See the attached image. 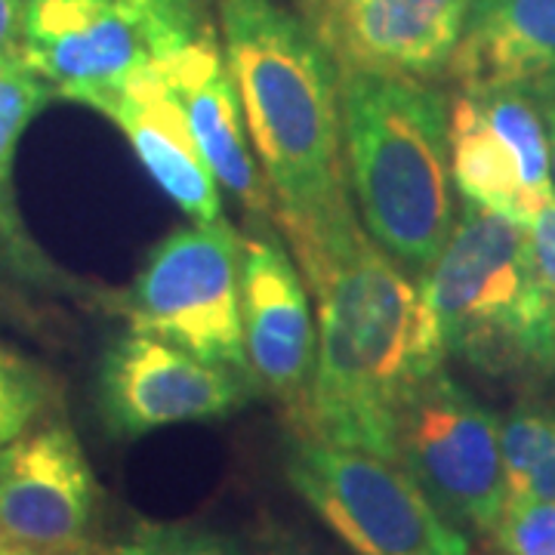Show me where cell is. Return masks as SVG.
I'll list each match as a JSON object with an SVG mask.
<instances>
[{
	"label": "cell",
	"instance_id": "6da1fadb",
	"mask_svg": "<svg viewBox=\"0 0 555 555\" xmlns=\"http://www.w3.org/2000/svg\"><path fill=\"white\" fill-rule=\"evenodd\" d=\"M318 302V356L299 436L398 460V426L444 358L411 278L367 235L356 204L281 229Z\"/></svg>",
	"mask_w": 555,
	"mask_h": 555
},
{
	"label": "cell",
	"instance_id": "7a4b0ae2",
	"mask_svg": "<svg viewBox=\"0 0 555 555\" xmlns=\"http://www.w3.org/2000/svg\"><path fill=\"white\" fill-rule=\"evenodd\" d=\"M219 47L278 229L324 225L352 204L337 60L306 16L278 0H219Z\"/></svg>",
	"mask_w": 555,
	"mask_h": 555
},
{
	"label": "cell",
	"instance_id": "3957f363",
	"mask_svg": "<svg viewBox=\"0 0 555 555\" xmlns=\"http://www.w3.org/2000/svg\"><path fill=\"white\" fill-rule=\"evenodd\" d=\"M343 158L367 235L411 278L454 229L451 100L429 80L339 68Z\"/></svg>",
	"mask_w": 555,
	"mask_h": 555
},
{
	"label": "cell",
	"instance_id": "277c9868",
	"mask_svg": "<svg viewBox=\"0 0 555 555\" xmlns=\"http://www.w3.org/2000/svg\"><path fill=\"white\" fill-rule=\"evenodd\" d=\"M420 297L441 358L494 377L555 367V306L531 266L525 222L463 201Z\"/></svg>",
	"mask_w": 555,
	"mask_h": 555
},
{
	"label": "cell",
	"instance_id": "5b68a950",
	"mask_svg": "<svg viewBox=\"0 0 555 555\" xmlns=\"http://www.w3.org/2000/svg\"><path fill=\"white\" fill-rule=\"evenodd\" d=\"M244 241L225 217L160 238L118 297L130 331L250 377L241 324ZM254 379V377H250Z\"/></svg>",
	"mask_w": 555,
	"mask_h": 555
},
{
	"label": "cell",
	"instance_id": "8992f818",
	"mask_svg": "<svg viewBox=\"0 0 555 555\" xmlns=\"http://www.w3.org/2000/svg\"><path fill=\"white\" fill-rule=\"evenodd\" d=\"M287 481L356 555H469L466 534L396 460L294 433Z\"/></svg>",
	"mask_w": 555,
	"mask_h": 555
},
{
	"label": "cell",
	"instance_id": "52a82bcc",
	"mask_svg": "<svg viewBox=\"0 0 555 555\" xmlns=\"http://www.w3.org/2000/svg\"><path fill=\"white\" fill-rule=\"evenodd\" d=\"M456 528L494 534L506 506L500 420L444 367L423 379L398 426V460Z\"/></svg>",
	"mask_w": 555,
	"mask_h": 555
},
{
	"label": "cell",
	"instance_id": "ba28073f",
	"mask_svg": "<svg viewBox=\"0 0 555 555\" xmlns=\"http://www.w3.org/2000/svg\"><path fill=\"white\" fill-rule=\"evenodd\" d=\"M182 43L137 0H25V65L56 96L87 108Z\"/></svg>",
	"mask_w": 555,
	"mask_h": 555
},
{
	"label": "cell",
	"instance_id": "9c48e42d",
	"mask_svg": "<svg viewBox=\"0 0 555 555\" xmlns=\"http://www.w3.org/2000/svg\"><path fill=\"white\" fill-rule=\"evenodd\" d=\"M257 396V383L247 374L207 364L173 343L137 331L115 339L96 367V408L115 438L225 420Z\"/></svg>",
	"mask_w": 555,
	"mask_h": 555
},
{
	"label": "cell",
	"instance_id": "30bf717a",
	"mask_svg": "<svg viewBox=\"0 0 555 555\" xmlns=\"http://www.w3.org/2000/svg\"><path fill=\"white\" fill-rule=\"evenodd\" d=\"M241 262V324L259 396L275 398L294 433L306 420L315 377L312 294L275 219H250Z\"/></svg>",
	"mask_w": 555,
	"mask_h": 555
},
{
	"label": "cell",
	"instance_id": "8fae6325",
	"mask_svg": "<svg viewBox=\"0 0 555 555\" xmlns=\"http://www.w3.org/2000/svg\"><path fill=\"white\" fill-rule=\"evenodd\" d=\"M96 509V476L78 436L47 423L0 448V537L38 555H78Z\"/></svg>",
	"mask_w": 555,
	"mask_h": 555
},
{
	"label": "cell",
	"instance_id": "7c38bea8",
	"mask_svg": "<svg viewBox=\"0 0 555 555\" xmlns=\"http://www.w3.org/2000/svg\"><path fill=\"white\" fill-rule=\"evenodd\" d=\"M339 68L436 78L448 72L473 0H299Z\"/></svg>",
	"mask_w": 555,
	"mask_h": 555
},
{
	"label": "cell",
	"instance_id": "4fadbf2b",
	"mask_svg": "<svg viewBox=\"0 0 555 555\" xmlns=\"http://www.w3.org/2000/svg\"><path fill=\"white\" fill-rule=\"evenodd\" d=\"M158 68L219 185L238 201L250 219H275V198L259 170L238 90L222 60L217 35L207 31L182 43L179 50L160 56Z\"/></svg>",
	"mask_w": 555,
	"mask_h": 555
},
{
	"label": "cell",
	"instance_id": "5bb4252c",
	"mask_svg": "<svg viewBox=\"0 0 555 555\" xmlns=\"http://www.w3.org/2000/svg\"><path fill=\"white\" fill-rule=\"evenodd\" d=\"M93 112L118 124L139 164L192 222H214L222 217L217 177L201 155L177 96L160 78L158 62L124 90L96 102Z\"/></svg>",
	"mask_w": 555,
	"mask_h": 555
},
{
	"label": "cell",
	"instance_id": "9a60e30c",
	"mask_svg": "<svg viewBox=\"0 0 555 555\" xmlns=\"http://www.w3.org/2000/svg\"><path fill=\"white\" fill-rule=\"evenodd\" d=\"M448 75L463 93L528 90L555 100V0H473Z\"/></svg>",
	"mask_w": 555,
	"mask_h": 555
},
{
	"label": "cell",
	"instance_id": "2e32d148",
	"mask_svg": "<svg viewBox=\"0 0 555 555\" xmlns=\"http://www.w3.org/2000/svg\"><path fill=\"white\" fill-rule=\"evenodd\" d=\"M56 93L28 65H0V266L20 281L43 291H75L78 284L62 272L25 229L16 204L13 164L28 124Z\"/></svg>",
	"mask_w": 555,
	"mask_h": 555
},
{
	"label": "cell",
	"instance_id": "e0dca14e",
	"mask_svg": "<svg viewBox=\"0 0 555 555\" xmlns=\"http://www.w3.org/2000/svg\"><path fill=\"white\" fill-rule=\"evenodd\" d=\"M451 177L463 201L506 214L525 225L540 207L525 189L513 149L481 115L476 96L463 90L451 102Z\"/></svg>",
	"mask_w": 555,
	"mask_h": 555
},
{
	"label": "cell",
	"instance_id": "ac0fdd59",
	"mask_svg": "<svg viewBox=\"0 0 555 555\" xmlns=\"http://www.w3.org/2000/svg\"><path fill=\"white\" fill-rule=\"evenodd\" d=\"M476 96L481 115L513 149L525 189L537 204L553 195V170H550V130L543 96L528 90H485Z\"/></svg>",
	"mask_w": 555,
	"mask_h": 555
},
{
	"label": "cell",
	"instance_id": "d6986e66",
	"mask_svg": "<svg viewBox=\"0 0 555 555\" xmlns=\"http://www.w3.org/2000/svg\"><path fill=\"white\" fill-rule=\"evenodd\" d=\"M105 555H244L232 537L185 521H137Z\"/></svg>",
	"mask_w": 555,
	"mask_h": 555
},
{
	"label": "cell",
	"instance_id": "ffe728a7",
	"mask_svg": "<svg viewBox=\"0 0 555 555\" xmlns=\"http://www.w3.org/2000/svg\"><path fill=\"white\" fill-rule=\"evenodd\" d=\"M555 448V414L537 408H518L506 420H500V454L506 494L521 478L534 469L543 456Z\"/></svg>",
	"mask_w": 555,
	"mask_h": 555
},
{
	"label": "cell",
	"instance_id": "44dd1931",
	"mask_svg": "<svg viewBox=\"0 0 555 555\" xmlns=\"http://www.w3.org/2000/svg\"><path fill=\"white\" fill-rule=\"evenodd\" d=\"M50 401V379L22 358L0 364V448L22 436Z\"/></svg>",
	"mask_w": 555,
	"mask_h": 555
},
{
	"label": "cell",
	"instance_id": "7402d4cb",
	"mask_svg": "<svg viewBox=\"0 0 555 555\" xmlns=\"http://www.w3.org/2000/svg\"><path fill=\"white\" fill-rule=\"evenodd\" d=\"M494 537L506 555H555V500L506 506Z\"/></svg>",
	"mask_w": 555,
	"mask_h": 555
},
{
	"label": "cell",
	"instance_id": "603a6c76",
	"mask_svg": "<svg viewBox=\"0 0 555 555\" xmlns=\"http://www.w3.org/2000/svg\"><path fill=\"white\" fill-rule=\"evenodd\" d=\"M528 250L531 266L543 287L546 299L555 306V192L537 207V214L528 219Z\"/></svg>",
	"mask_w": 555,
	"mask_h": 555
},
{
	"label": "cell",
	"instance_id": "cb8c5ba5",
	"mask_svg": "<svg viewBox=\"0 0 555 555\" xmlns=\"http://www.w3.org/2000/svg\"><path fill=\"white\" fill-rule=\"evenodd\" d=\"M155 20H160L177 38L195 40L210 31L207 0H137Z\"/></svg>",
	"mask_w": 555,
	"mask_h": 555
},
{
	"label": "cell",
	"instance_id": "d4e9b609",
	"mask_svg": "<svg viewBox=\"0 0 555 555\" xmlns=\"http://www.w3.org/2000/svg\"><path fill=\"white\" fill-rule=\"evenodd\" d=\"M25 0H0V65H25Z\"/></svg>",
	"mask_w": 555,
	"mask_h": 555
},
{
	"label": "cell",
	"instance_id": "484cf974",
	"mask_svg": "<svg viewBox=\"0 0 555 555\" xmlns=\"http://www.w3.org/2000/svg\"><path fill=\"white\" fill-rule=\"evenodd\" d=\"M531 500H555V448L506 494V506L531 503Z\"/></svg>",
	"mask_w": 555,
	"mask_h": 555
},
{
	"label": "cell",
	"instance_id": "4316f807",
	"mask_svg": "<svg viewBox=\"0 0 555 555\" xmlns=\"http://www.w3.org/2000/svg\"><path fill=\"white\" fill-rule=\"evenodd\" d=\"M546 112V130H550V170H553V192H555V100H543Z\"/></svg>",
	"mask_w": 555,
	"mask_h": 555
},
{
	"label": "cell",
	"instance_id": "83f0119b",
	"mask_svg": "<svg viewBox=\"0 0 555 555\" xmlns=\"http://www.w3.org/2000/svg\"><path fill=\"white\" fill-rule=\"evenodd\" d=\"M0 555H38V553L25 550V546L13 543V540H7V537H0Z\"/></svg>",
	"mask_w": 555,
	"mask_h": 555
},
{
	"label": "cell",
	"instance_id": "f1b7e54d",
	"mask_svg": "<svg viewBox=\"0 0 555 555\" xmlns=\"http://www.w3.org/2000/svg\"><path fill=\"white\" fill-rule=\"evenodd\" d=\"M7 358H10V356H7V352H0V364H3V361H7Z\"/></svg>",
	"mask_w": 555,
	"mask_h": 555
}]
</instances>
